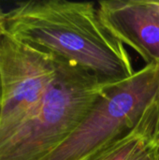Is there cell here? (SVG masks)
Wrapping results in <instances>:
<instances>
[{"label":"cell","mask_w":159,"mask_h":160,"mask_svg":"<svg viewBox=\"0 0 159 160\" xmlns=\"http://www.w3.org/2000/svg\"><path fill=\"white\" fill-rule=\"evenodd\" d=\"M4 31L17 40L119 84L136 70L126 46L102 24L97 3L20 2L6 11Z\"/></svg>","instance_id":"6da1fadb"},{"label":"cell","mask_w":159,"mask_h":160,"mask_svg":"<svg viewBox=\"0 0 159 160\" xmlns=\"http://www.w3.org/2000/svg\"><path fill=\"white\" fill-rule=\"evenodd\" d=\"M114 85L63 60L37 112L0 146V160H40L75 130Z\"/></svg>","instance_id":"7a4b0ae2"},{"label":"cell","mask_w":159,"mask_h":160,"mask_svg":"<svg viewBox=\"0 0 159 160\" xmlns=\"http://www.w3.org/2000/svg\"><path fill=\"white\" fill-rule=\"evenodd\" d=\"M159 97V63L145 65L110 88L86 118L40 160H85L130 129Z\"/></svg>","instance_id":"3957f363"},{"label":"cell","mask_w":159,"mask_h":160,"mask_svg":"<svg viewBox=\"0 0 159 160\" xmlns=\"http://www.w3.org/2000/svg\"><path fill=\"white\" fill-rule=\"evenodd\" d=\"M62 59L15 39L0 37V146L39 109Z\"/></svg>","instance_id":"277c9868"},{"label":"cell","mask_w":159,"mask_h":160,"mask_svg":"<svg viewBox=\"0 0 159 160\" xmlns=\"http://www.w3.org/2000/svg\"><path fill=\"white\" fill-rule=\"evenodd\" d=\"M105 28L146 63H159V1L111 0L97 3Z\"/></svg>","instance_id":"5b68a950"},{"label":"cell","mask_w":159,"mask_h":160,"mask_svg":"<svg viewBox=\"0 0 159 160\" xmlns=\"http://www.w3.org/2000/svg\"><path fill=\"white\" fill-rule=\"evenodd\" d=\"M159 146V97L127 131L85 160H155Z\"/></svg>","instance_id":"8992f818"},{"label":"cell","mask_w":159,"mask_h":160,"mask_svg":"<svg viewBox=\"0 0 159 160\" xmlns=\"http://www.w3.org/2000/svg\"><path fill=\"white\" fill-rule=\"evenodd\" d=\"M5 13L6 11L3 10V8L0 6V27H2L4 25V19H5Z\"/></svg>","instance_id":"52a82bcc"},{"label":"cell","mask_w":159,"mask_h":160,"mask_svg":"<svg viewBox=\"0 0 159 160\" xmlns=\"http://www.w3.org/2000/svg\"><path fill=\"white\" fill-rule=\"evenodd\" d=\"M155 160H159V146L156 152V157H155Z\"/></svg>","instance_id":"ba28073f"},{"label":"cell","mask_w":159,"mask_h":160,"mask_svg":"<svg viewBox=\"0 0 159 160\" xmlns=\"http://www.w3.org/2000/svg\"><path fill=\"white\" fill-rule=\"evenodd\" d=\"M3 30H4V25H3L2 27H0V37H1V35H2V33H3Z\"/></svg>","instance_id":"9c48e42d"}]
</instances>
